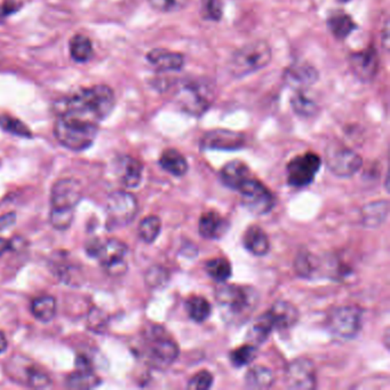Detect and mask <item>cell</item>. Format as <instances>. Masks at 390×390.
<instances>
[{
	"label": "cell",
	"instance_id": "cell-14",
	"mask_svg": "<svg viewBox=\"0 0 390 390\" xmlns=\"http://www.w3.org/2000/svg\"><path fill=\"white\" fill-rule=\"evenodd\" d=\"M82 198V183L74 179L59 180L51 192V210L75 212Z\"/></svg>",
	"mask_w": 390,
	"mask_h": 390
},
{
	"label": "cell",
	"instance_id": "cell-2",
	"mask_svg": "<svg viewBox=\"0 0 390 390\" xmlns=\"http://www.w3.org/2000/svg\"><path fill=\"white\" fill-rule=\"evenodd\" d=\"M222 319L229 325L246 323L257 309L259 294L253 287L243 285H225L215 293Z\"/></svg>",
	"mask_w": 390,
	"mask_h": 390
},
{
	"label": "cell",
	"instance_id": "cell-45",
	"mask_svg": "<svg viewBox=\"0 0 390 390\" xmlns=\"http://www.w3.org/2000/svg\"><path fill=\"white\" fill-rule=\"evenodd\" d=\"M107 314L103 310L94 308L92 309L88 315V328L94 332H102L107 328Z\"/></svg>",
	"mask_w": 390,
	"mask_h": 390
},
{
	"label": "cell",
	"instance_id": "cell-16",
	"mask_svg": "<svg viewBox=\"0 0 390 390\" xmlns=\"http://www.w3.org/2000/svg\"><path fill=\"white\" fill-rule=\"evenodd\" d=\"M351 71L361 82L370 83L373 80L379 70V56L374 47L361 52L353 53L349 56Z\"/></svg>",
	"mask_w": 390,
	"mask_h": 390
},
{
	"label": "cell",
	"instance_id": "cell-6",
	"mask_svg": "<svg viewBox=\"0 0 390 390\" xmlns=\"http://www.w3.org/2000/svg\"><path fill=\"white\" fill-rule=\"evenodd\" d=\"M146 361L153 368H166L172 365L179 356V347L169 334H166L163 328L153 326L146 335Z\"/></svg>",
	"mask_w": 390,
	"mask_h": 390
},
{
	"label": "cell",
	"instance_id": "cell-11",
	"mask_svg": "<svg viewBox=\"0 0 390 390\" xmlns=\"http://www.w3.org/2000/svg\"><path fill=\"white\" fill-rule=\"evenodd\" d=\"M243 205L253 214L264 215L269 213L275 206V197L269 189L255 179H247L239 187Z\"/></svg>",
	"mask_w": 390,
	"mask_h": 390
},
{
	"label": "cell",
	"instance_id": "cell-15",
	"mask_svg": "<svg viewBox=\"0 0 390 390\" xmlns=\"http://www.w3.org/2000/svg\"><path fill=\"white\" fill-rule=\"evenodd\" d=\"M285 384L291 389H314L317 384L315 365L308 358H298L287 365Z\"/></svg>",
	"mask_w": 390,
	"mask_h": 390
},
{
	"label": "cell",
	"instance_id": "cell-38",
	"mask_svg": "<svg viewBox=\"0 0 390 390\" xmlns=\"http://www.w3.org/2000/svg\"><path fill=\"white\" fill-rule=\"evenodd\" d=\"M293 110L296 115L303 116V117H312L317 112V104L314 100L308 98L306 94H303V92H298L292 100H291Z\"/></svg>",
	"mask_w": 390,
	"mask_h": 390
},
{
	"label": "cell",
	"instance_id": "cell-42",
	"mask_svg": "<svg viewBox=\"0 0 390 390\" xmlns=\"http://www.w3.org/2000/svg\"><path fill=\"white\" fill-rule=\"evenodd\" d=\"M74 217H75V212L51 210L49 221L52 223L53 227L58 230H65L71 226Z\"/></svg>",
	"mask_w": 390,
	"mask_h": 390
},
{
	"label": "cell",
	"instance_id": "cell-34",
	"mask_svg": "<svg viewBox=\"0 0 390 390\" xmlns=\"http://www.w3.org/2000/svg\"><path fill=\"white\" fill-rule=\"evenodd\" d=\"M328 24L333 36L338 40H346L356 29V24L347 14L333 15L330 17Z\"/></svg>",
	"mask_w": 390,
	"mask_h": 390
},
{
	"label": "cell",
	"instance_id": "cell-19",
	"mask_svg": "<svg viewBox=\"0 0 390 390\" xmlns=\"http://www.w3.org/2000/svg\"><path fill=\"white\" fill-rule=\"evenodd\" d=\"M146 59L160 71H179L185 65V58L183 54L165 49H155L150 51L146 56Z\"/></svg>",
	"mask_w": 390,
	"mask_h": 390
},
{
	"label": "cell",
	"instance_id": "cell-26",
	"mask_svg": "<svg viewBox=\"0 0 390 390\" xmlns=\"http://www.w3.org/2000/svg\"><path fill=\"white\" fill-rule=\"evenodd\" d=\"M296 271L303 278H315L323 271L324 261L309 252H301L296 259Z\"/></svg>",
	"mask_w": 390,
	"mask_h": 390
},
{
	"label": "cell",
	"instance_id": "cell-22",
	"mask_svg": "<svg viewBox=\"0 0 390 390\" xmlns=\"http://www.w3.org/2000/svg\"><path fill=\"white\" fill-rule=\"evenodd\" d=\"M243 244L250 253L257 257L266 255L270 248L267 234L264 232V229H261L257 226H251L247 228L243 236Z\"/></svg>",
	"mask_w": 390,
	"mask_h": 390
},
{
	"label": "cell",
	"instance_id": "cell-33",
	"mask_svg": "<svg viewBox=\"0 0 390 390\" xmlns=\"http://www.w3.org/2000/svg\"><path fill=\"white\" fill-rule=\"evenodd\" d=\"M185 310L188 312L189 317L196 323L205 322L212 312L211 305L203 296H190L185 301Z\"/></svg>",
	"mask_w": 390,
	"mask_h": 390
},
{
	"label": "cell",
	"instance_id": "cell-28",
	"mask_svg": "<svg viewBox=\"0 0 390 390\" xmlns=\"http://www.w3.org/2000/svg\"><path fill=\"white\" fill-rule=\"evenodd\" d=\"M160 164L166 172L174 176H183L188 172L185 157L176 149L165 150L160 156Z\"/></svg>",
	"mask_w": 390,
	"mask_h": 390
},
{
	"label": "cell",
	"instance_id": "cell-12",
	"mask_svg": "<svg viewBox=\"0 0 390 390\" xmlns=\"http://www.w3.org/2000/svg\"><path fill=\"white\" fill-rule=\"evenodd\" d=\"M321 165V157L314 153L294 157L287 164V183L294 188H305L315 180Z\"/></svg>",
	"mask_w": 390,
	"mask_h": 390
},
{
	"label": "cell",
	"instance_id": "cell-3",
	"mask_svg": "<svg viewBox=\"0 0 390 390\" xmlns=\"http://www.w3.org/2000/svg\"><path fill=\"white\" fill-rule=\"evenodd\" d=\"M271 47L264 40H254L245 44L231 56L228 70L235 78H243L266 68L271 61Z\"/></svg>",
	"mask_w": 390,
	"mask_h": 390
},
{
	"label": "cell",
	"instance_id": "cell-25",
	"mask_svg": "<svg viewBox=\"0 0 390 390\" xmlns=\"http://www.w3.org/2000/svg\"><path fill=\"white\" fill-rule=\"evenodd\" d=\"M273 330H275V324L273 319L269 312H266L254 321L253 325L251 326L247 333V341L251 345H261L269 338Z\"/></svg>",
	"mask_w": 390,
	"mask_h": 390
},
{
	"label": "cell",
	"instance_id": "cell-50",
	"mask_svg": "<svg viewBox=\"0 0 390 390\" xmlns=\"http://www.w3.org/2000/svg\"><path fill=\"white\" fill-rule=\"evenodd\" d=\"M340 1H341V3H348L350 0H340Z\"/></svg>",
	"mask_w": 390,
	"mask_h": 390
},
{
	"label": "cell",
	"instance_id": "cell-17",
	"mask_svg": "<svg viewBox=\"0 0 390 390\" xmlns=\"http://www.w3.org/2000/svg\"><path fill=\"white\" fill-rule=\"evenodd\" d=\"M244 144L243 134L229 130H210L202 139L203 148L208 150H237Z\"/></svg>",
	"mask_w": 390,
	"mask_h": 390
},
{
	"label": "cell",
	"instance_id": "cell-24",
	"mask_svg": "<svg viewBox=\"0 0 390 390\" xmlns=\"http://www.w3.org/2000/svg\"><path fill=\"white\" fill-rule=\"evenodd\" d=\"M247 179H250V169L246 164L241 160H232L222 169V183H225L228 188L238 190Z\"/></svg>",
	"mask_w": 390,
	"mask_h": 390
},
{
	"label": "cell",
	"instance_id": "cell-47",
	"mask_svg": "<svg viewBox=\"0 0 390 390\" xmlns=\"http://www.w3.org/2000/svg\"><path fill=\"white\" fill-rule=\"evenodd\" d=\"M17 221V215L15 213H7L0 217V230H5L7 228L12 227V226Z\"/></svg>",
	"mask_w": 390,
	"mask_h": 390
},
{
	"label": "cell",
	"instance_id": "cell-29",
	"mask_svg": "<svg viewBox=\"0 0 390 390\" xmlns=\"http://www.w3.org/2000/svg\"><path fill=\"white\" fill-rule=\"evenodd\" d=\"M100 384L101 380L93 368H76L75 372L67 378V387L71 389H92Z\"/></svg>",
	"mask_w": 390,
	"mask_h": 390
},
{
	"label": "cell",
	"instance_id": "cell-30",
	"mask_svg": "<svg viewBox=\"0 0 390 390\" xmlns=\"http://www.w3.org/2000/svg\"><path fill=\"white\" fill-rule=\"evenodd\" d=\"M31 312L40 322H51L56 315V300L52 296H38L31 303Z\"/></svg>",
	"mask_w": 390,
	"mask_h": 390
},
{
	"label": "cell",
	"instance_id": "cell-8",
	"mask_svg": "<svg viewBox=\"0 0 390 390\" xmlns=\"http://www.w3.org/2000/svg\"><path fill=\"white\" fill-rule=\"evenodd\" d=\"M176 100L181 110L198 117L211 107L213 90L207 83L189 82L178 91Z\"/></svg>",
	"mask_w": 390,
	"mask_h": 390
},
{
	"label": "cell",
	"instance_id": "cell-4",
	"mask_svg": "<svg viewBox=\"0 0 390 390\" xmlns=\"http://www.w3.org/2000/svg\"><path fill=\"white\" fill-rule=\"evenodd\" d=\"M99 125L76 118L58 116L54 126L56 140L72 151H83L90 148L98 135Z\"/></svg>",
	"mask_w": 390,
	"mask_h": 390
},
{
	"label": "cell",
	"instance_id": "cell-39",
	"mask_svg": "<svg viewBox=\"0 0 390 390\" xmlns=\"http://www.w3.org/2000/svg\"><path fill=\"white\" fill-rule=\"evenodd\" d=\"M0 127L3 128L7 133L17 135V137H31V130L26 124L21 121L20 119L10 116V115H3L0 116Z\"/></svg>",
	"mask_w": 390,
	"mask_h": 390
},
{
	"label": "cell",
	"instance_id": "cell-46",
	"mask_svg": "<svg viewBox=\"0 0 390 390\" xmlns=\"http://www.w3.org/2000/svg\"><path fill=\"white\" fill-rule=\"evenodd\" d=\"M17 10H19V5L15 1H6V3H3V6H0V20L8 17L13 12H17Z\"/></svg>",
	"mask_w": 390,
	"mask_h": 390
},
{
	"label": "cell",
	"instance_id": "cell-44",
	"mask_svg": "<svg viewBox=\"0 0 390 390\" xmlns=\"http://www.w3.org/2000/svg\"><path fill=\"white\" fill-rule=\"evenodd\" d=\"M213 380H214V378L212 375L211 372L201 371L189 380L188 388L192 390L210 389L213 384Z\"/></svg>",
	"mask_w": 390,
	"mask_h": 390
},
{
	"label": "cell",
	"instance_id": "cell-5",
	"mask_svg": "<svg viewBox=\"0 0 390 390\" xmlns=\"http://www.w3.org/2000/svg\"><path fill=\"white\" fill-rule=\"evenodd\" d=\"M86 251L90 255L98 259L101 267L110 276H123L124 273H126V255L128 248L126 244L119 239H94L88 243Z\"/></svg>",
	"mask_w": 390,
	"mask_h": 390
},
{
	"label": "cell",
	"instance_id": "cell-35",
	"mask_svg": "<svg viewBox=\"0 0 390 390\" xmlns=\"http://www.w3.org/2000/svg\"><path fill=\"white\" fill-rule=\"evenodd\" d=\"M206 273L215 282H227L232 275V268L226 257H214L205 264Z\"/></svg>",
	"mask_w": 390,
	"mask_h": 390
},
{
	"label": "cell",
	"instance_id": "cell-18",
	"mask_svg": "<svg viewBox=\"0 0 390 390\" xmlns=\"http://www.w3.org/2000/svg\"><path fill=\"white\" fill-rule=\"evenodd\" d=\"M268 312L273 319L275 330H280V331L292 329L299 319L298 309L293 306L292 303L284 300L273 303Z\"/></svg>",
	"mask_w": 390,
	"mask_h": 390
},
{
	"label": "cell",
	"instance_id": "cell-13",
	"mask_svg": "<svg viewBox=\"0 0 390 390\" xmlns=\"http://www.w3.org/2000/svg\"><path fill=\"white\" fill-rule=\"evenodd\" d=\"M326 163L335 176L349 178L359 171L363 165V160L354 150L341 144H332L326 149Z\"/></svg>",
	"mask_w": 390,
	"mask_h": 390
},
{
	"label": "cell",
	"instance_id": "cell-23",
	"mask_svg": "<svg viewBox=\"0 0 390 390\" xmlns=\"http://www.w3.org/2000/svg\"><path fill=\"white\" fill-rule=\"evenodd\" d=\"M285 79L293 87H307L317 82L319 72L312 65H291L285 72Z\"/></svg>",
	"mask_w": 390,
	"mask_h": 390
},
{
	"label": "cell",
	"instance_id": "cell-32",
	"mask_svg": "<svg viewBox=\"0 0 390 390\" xmlns=\"http://www.w3.org/2000/svg\"><path fill=\"white\" fill-rule=\"evenodd\" d=\"M69 49H70L72 59L79 63L87 62L93 56V44H92L91 40L80 33L72 37Z\"/></svg>",
	"mask_w": 390,
	"mask_h": 390
},
{
	"label": "cell",
	"instance_id": "cell-40",
	"mask_svg": "<svg viewBox=\"0 0 390 390\" xmlns=\"http://www.w3.org/2000/svg\"><path fill=\"white\" fill-rule=\"evenodd\" d=\"M201 13L206 21H220L223 14V5L221 0H202Z\"/></svg>",
	"mask_w": 390,
	"mask_h": 390
},
{
	"label": "cell",
	"instance_id": "cell-7",
	"mask_svg": "<svg viewBox=\"0 0 390 390\" xmlns=\"http://www.w3.org/2000/svg\"><path fill=\"white\" fill-rule=\"evenodd\" d=\"M5 370L14 381L28 387L42 389L52 386V380L49 374L26 356L17 355L10 358L7 362Z\"/></svg>",
	"mask_w": 390,
	"mask_h": 390
},
{
	"label": "cell",
	"instance_id": "cell-20",
	"mask_svg": "<svg viewBox=\"0 0 390 390\" xmlns=\"http://www.w3.org/2000/svg\"><path fill=\"white\" fill-rule=\"evenodd\" d=\"M144 166L133 157L124 156L118 162V176L126 188H135L140 185Z\"/></svg>",
	"mask_w": 390,
	"mask_h": 390
},
{
	"label": "cell",
	"instance_id": "cell-49",
	"mask_svg": "<svg viewBox=\"0 0 390 390\" xmlns=\"http://www.w3.org/2000/svg\"><path fill=\"white\" fill-rule=\"evenodd\" d=\"M7 347H8V342H7L6 337L3 332L0 331V354L6 350Z\"/></svg>",
	"mask_w": 390,
	"mask_h": 390
},
{
	"label": "cell",
	"instance_id": "cell-9",
	"mask_svg": "<svg viewBox=\"0 0 390 390\" xmlns=\"http://www.w3.org/2000/svg\"><path fill=\"white\" fill-rule=\"evenodd\" d=\"M139 210L135 196L130 192H115L107 199V228L115 230L125 227L133 221Z\"/></svg>",
	"mask_w": 390,
	"mask_h": 390
},
{
	"label": "cell",
	"instance_id": "cell-43",
	"mask_svg": "<svg viewBox=\"0 0 390 390\" xmlns=\"http://www.w3.org/2000/svg\"><path fill=\"white\" fill-rule=\"evenodd\" d=\"M148 1L153 10L163 13H171V12H179L183 10L189 0H148Z\"/></svg>",
	"mask_w": 390,
	"mask_h": 390
},
{
	"label": "cell",
	"instance_id": "cell-27",
	"mask_svg": "<svg viewBox=\"0 0 390 390\" xmlns=\"http://www.w3.org/2000/svg\"><path fill=\"white\" fill-rule=\"evenodd\" d=\"M275 382L273 371L266 366L257 365L247 371L245 375V384L251 389H268Z\"/></svg>",
	"mask_w": 390,
	"mask_h": 390
},
{
	"label": "cell",
	"instance_id": "cell-48",
	"mask_svg": "<svg viewBox=\"0 0 390 390\" xmlns=\"http://www.w3.org/2000/svg\"><path fill=\"white\" fill-rule=\"evenodd\" d=\"M8 250H10V241H6V239H3V238H0V257Z\"/></svg>",
	"mask_w": 390,
	"mask_h": 390
},
{
	"label": "cell",
	"instance_id": "cell-21",
	"mask_svg": "<svg viewBox=\"0 0 390 390\" xmlns=\"http://www.w3.org/2000/svg\"><path fill=\"white\" fill-rule=\"evenodd\" d=\"M199 234L207 239H217L221 237L227 230V222L218 212L207 211L203 213L199 219Z\"/></svg>",
	"mask_w": 390,
	"mask_h": 390
},
{
	"label": "cell",
	"instance_id": "cell-31",
	"mask_svg": "<svg viewBox=\"0 0 390 390\" xmlns=\"http://www.w3.org/2000/svg\"><path fill=\"white\" fill-rule=\"evenodd\" d=\"M388 203L384 201L371 203L362 211V220L366 227H378L386 220L388 215Z\"/></svg>",
	"mask_w": 390,
	"mask_h": 390
},
{
	"label": "cell",
	"instance_id": "cell-41",
	"mask_svg": "<svg viewBox=\"0 0 390 390\" xmlns=\"http://www.w3.org/2000/svg\"><path fill=\"white\" fill-rule=\"evenodd\" d=\"M169 273L165 268L160 266H153L146 270V283L151 289H158L163 287L169 282Z\"/></svg>",
	"mask_w": 390,
	"mask_h": 390
},
{
	"label": "cell",
	"instance_id": "cell-1",
	"mask_svg": "<svg viewBox=\"0 0 390 390\" xmlns=\"http://www.w3.org/2000/svg\"><path fill=\"white\" fill-rule=\"evenodd\" d=\"M115 104L114 91L107 85H95L62 99L56 102V109L58 116L99 125L114 110Z\"/></svg>",
	"mask_w": 390,
	"mask_h": 390
},
{
	"label": "cell",
	"instance_id": "cell-10",
	"mask_svg": "<svg viewBox=\"0 0 390 390\" xmlns=\"http://www.w3.org/2000/svg\"><path fill=\"white\" fill-rule=\"evenodd\" d=\"M363 312L355 306H342L332 309L326 317V326L332 334L341 339H353L359 333Z\"/></svg>",
	"mask_w": 390,
	"mask_h": 390
},
{
	"label": "cell",
	"instance_id": "cell-36",
	"mask_svg": "<svg viewBox=\"0 0 390 390\" xmlns=\"http://www.w3.org/2000/svg\"><path fill=\"white\" fill-rule=\"evenodd\" d=\"M160 230H162L160 219L155 215H150L141 221L139 226V236L144 243L151 244L160 236Z\"/></svg>",
	"mask_w": 390,
	"mask_h": 390
},
{
	"label": "cell",
	"instance_id": "cell-37",
	"mask_svg": "<svg viewBox=\"0 0 390 390\" xmlns=\"http://www.w3.org/2000/svg\"><path fill=\"white\" fill-rule=\"evenodd\" d=\"M257 356V346L246 344V345L241 346V347L231 350L229 358H230V362L234 366L241 368V366L251 364L252 362L255 361Z\"/></svg>",
	"mask_w": 390,
	"mask_h": 390
}]
</instances>
